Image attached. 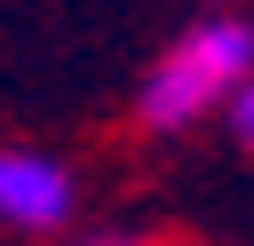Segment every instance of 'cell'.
Returning <instances> with one entry per match:
<instances>
[{
    "label": "cell",
    "instance_id": "4",
    "mask_svg": "<svg viewBox=\"0 0 254 246\" xmlns=\"http://www.w3.org/2000/svg\"><path fill=\"white\" fill-rule=\"evenodd\" d=\"M87 246H167V238H135V230H111V238H87Z\"/></svg>",
    "mask_w": 254,
    "mask_h": 246
},
{
    "label": "cell",
    "instance_id": "1",
    "mask_svg": "<svg viewBox=\"0 0 254 246\" xmlns=\"http://www.w3.org/2000/svg\"><path fill=\"white\" fill-rule=\"evenodd\" d=\"M254 79V24L246 16H198L135 87L143 135H183L198 119H222V103Z\"/></svg>",
    "mask_w": 254,
    "mask_h": 246
},
{
    "label": "cell",
    "instance_id": "3",
    "mask_svg": "<svg viewBox=\"0 0 254 246\" xmlns=\"http://www.w3.org/2000/svg\"><path fill=\"white\" fill-rule=\"evenodd\" d=\"M222 127H230V143H246V151H254V79L222 103Z\"/></svg>",
    "mask_w": 254,
    "mask_h": 246
},
{
    "label": "cell",
    "instance_id": "2",
    "mask_svg": "<svg viewBox=\"0 0 254 246\" xmlns=\"http://www.w3.org/2000/svg\"><path fill=\"white\" fill-rule=\"evenodd\" d=\"M71 206H79V183H71V167H64V159L24 151V143H8V151H0V222H8V230L48 238V230H64V222H71Z\"/></svg>",
    "mask_w": 254,
    "mask_h": 246
}]
</instances>
